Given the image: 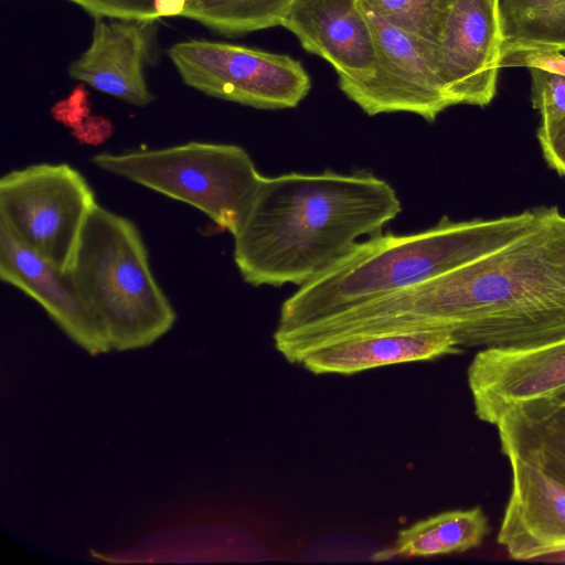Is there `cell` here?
Returning <instances> with one entry per match:
<instances>
[{"label": "cell", "mask_w": 565, "mask_h": 565, "mask_svg": "<svg viewBox=\"0 0 565 565\" xmlns=\"http://www.w3.org/2000/svg\"><path fill=\"white\" fill-rule=\"evenodd\" d=\"M349 338L443 330L462 348L504 349L565 337V214L543 206L508 244L329 320Z\"/></svg>", "instance_id": "6da1fadb"}, {"label": "cell", "mask_w": 565, "mask_h": 565, "mask_svg": "<svg viewBox=\"0 0 565 565\" xmlns=\"http://www.w3.org/2000/svg\"><path fill=\"white\" fill-rule=\"evenodd\" d=\"M402 211L393 186L366 171L263 177L234 237V263L252 286L298 287Z\"/></svg>", "instance_id": "7a4b0ae2"}, {"label": "cell", "mask_w": 565, "mask_h": 565, "mask_svg": "<svg viewBox=\"0 0 565 565\" xmlns=\"http://www.w3.org/2000/svg\"><path fill=\"white\" fill-rule=\"evenodd\" d=\"M542 210L459 222L444 216L425 231L371 235L282 302L273 338L470 263L529 231Z\"/></svg>", "instance_id": "3957f363"}, {"label": "cell", "mask_w": 565, "mask_h": 565, "mask_svg": "<svg viewBox=\"0 0 565 565\" xmlns=\"http://www.w3.org/2000/svg\"><path fill=\"white\" fill-rule=\"evenodd\" d=\"M71 274L115 351L147 348L177 321L138 227L99 204L86 221Z\"/></svg>", "instance_id": "277c9868"}, {"label": "cell", "mask_w": 565, "mask_h": 565, "mask_svg": "<svg viewBox=\"0 0 565 565\" xmlns=\"http://www.w3.org/2000/svg\"><path fill=\"white\" fill-rule=\"evenodd\" d=\"M90 162L200 210L233 236L264 177L248 152L231 143L190 141L152 150L102 152Z\"/></svg>", "instance_id": "5b68a950"}, {"label": "cell", "mask_w": 565, "mask_h": 565, "mask_svg": "<svg viewBox=\"0 0 565 565\" xmlns=\"http://www.w3.org/2000/svg\"><path fill=\"white\" fill-rule=\"evenodd\" d=\"M97 204L85 177L67 163L31 164L0 179V225L64 273Z\"/></svg>", "instance_id": "8992f818"}, {"label": "cell", "mask_w": 565, "mask_h": 565, "mask_svg": "<svg viewBox=\"0 0 565 565\" xmlns=\"http://www.w3.org/2000/svg\"><path fill=\"white\" fill-rule=\"evenodd\" d=\"M183 83L207 96L257 109L297 107L311 78L286 54L205 39H189L167 51Z\"/></svg>", "instance_id": "52a82bcc"}, {"label": "cell", "mask_w": 565, "mask_h": 565, "mask_svg": "<svg viewBox=\"0 0 565 565\" xmlns=\"http://www.w3.org/2000/svg\"><path fill=\"white\" fill-rule=\"evenodd\" d=\"M363 7L374 34L375 63L364 77L338 76L340 90L369 116L411 113L434 121L454 105L431 53Z\"/></svg>", "instance_id": "ba28073f"}, {"label": "cell", "mask_w": 565, "mask_h": 565, "mask_svg": "<svg viewBox=\"0 0 565 565\" xmlns=\"http://www.w3.org/2000/svg\"><path fill=\"white\" fill-rule=\"evenodd\" d=\"M467 379L476 416L495 425L518 404L565 392V337L524 348L482 349Z\"/></svg>", "instance_id": "9c48e42d"}, {"label": "cell", "mask_w": 565, "mask_h": 565, "mask_svg": "<svg viewBox=\"0 0 565 565\" xmlns=\"http://www.w3.org/2000/svg\"><path fill=\"white\" fill-rule=\"evenodd\" d=\"M500 54L497 0H455L436 58L454 106L490 104L497 93Z\"/></svg>", "instance_id": "30bf717a"}, {"label": "cell", "mask_w": 565, "mask_h": 565, "mask_svg": "<svg viewBox=\"0 0 565 565\" xmlns=\"http://www.w3.org/2000/svg\"><path fill=\"white\" fill-rule=\"evenodd\" d=\"M0 278L36 301L55 324L90 355L113 350L71 271L54 267L0 225Z\"/></svg>", "instance_id": "8fae6325"}, {"label": "cell", "mask_w": 565, "mask_h": 565, "mask_svg": "<svg viewBox=\"0 0 565 565\" xmlns=\"http://www.w3.org/2000/svg\"><path fill=\"white\" fill-rule=\"evenodd\" d=\"M505 456L512 482L498 543L515 561L565 550V486L519 456Z\"/></svg>", "instance_id": "7c38bea8"}, {"label": "cell", "mask_w": 565, "mask_h": 565, "mask_svg": "<svg viewBox=\"0 0 565 565\" xmlns=\"http://www.w3.org/2000/svg\"><path fill=\"white\" fill-rule=\"evenodd\" d=\"M153 21L96 18L89 46L73 61L68 75L93 88L138 107L156 96L145 68L151 62Z\"/></svg>", "instance_id": "4fadbf2b"}, {"label": "cell", "mask_w": 565, "mask_h": 565, "mask_svg": "<svg viewBox=\"0 0 565 565\" xmlns=\"http://www.w3.org/2000/svg\"><path fill=\"white\" fill-rule=\"evenodd\" d=\"M280 26L338 76L359 78L372 72L374 34L361 0H295Z\"/></svg>", "instance_id": "5bb4252c"}, {"label": "cell", "mask_w": 565, "mask_h": 565, "mask_svg": "<svg viewBox=\"0 0 565 565\" xmlns=\"http://www.w3.org/2000/svg\"><path fill=\"white\" fill-rule=\"evenodd\" d=\"M461 352V347L447 331H406L327 342L305 352L296 364L316 375H352L381 366L433 361Z\"/></svg>", "instance_id": "9a60e30c"}, {"label": "cell", "mask_w": 565, "mask_h": 565, "mask_svg": "<svg viewBox=\"0 0 565 565\" xmlns=\"http://www.w3.org/2000/svg\"><path fill=\"white\" fill-rule=\"evenodd\" d=\"M494 426L504 455L519 456L565 486V393L518 404Z\"/></svg>", "instance_id": "2e32d148"}, {"label": "cell", "mask_w": 565, "mask_h": 565, "mask_svg": "<svg viewBox=\"0 0 565 565\" xmlns=\"http://www.w3.org/2000/svg\"><path fill=\"white\" fill-rule=\"evenodd\" d=\"M489 533V521L481 507L444 511L399 530L391 551L377 553L374 558L461 553L480 546Z\"/></svg>", "instance_id": "e0dca14e"}, {"label": "cell", "mask_w": 565, "mask_h": 565, "mask_svg": "<svg viewBox=\"0 0 565 565\" xmlns=\"http://www.w3.org/2000/svg\"><path fill=\"white\" fill-rule=\"evenodd\" d=\"M501 54L565 51V0H497Z\"/></svg>", "instance_id": "ac0fdd59"}, {"label": "cell", "mask_w": 565, "mask_h": 565, "mask_svg": "<svg viewBox=\"0 0 565 565\" xmlns=\"http://www.w3.org/2000/svg\"><path fill=\"white\" fill-rule=\"evenodd\" d=\"M295 0H199L182 18L194 20L225 36L280 26Z\"/></svg>", "instance_id": "d6986e66"}, {"label": "cell", "mask_w": 565, "mask_h": 565, "mask_svg": "<svg viewBox=\"0 0 565 565\" xmlns=\"http://www.w3.org/2000/svg\"><path fill=\"white\" fill-rule=\"evenodd\" d=\"M361 1L377 17L427 49L436 67L437 50L455 0Z\"/></svg>", "instance_id": "ffe728a7"}, {"label": "cell", "mask_w": 565, "mask_h": 565, "mask_svg": "<svg viewBox=\"0 0 565 565\" xmlns=\"http://www.w3.org/2000/svg\"><path fill=\"white\" fill-rule=\"evenodd\" d=\"M96 18H120L158 21L182 17L188 7L199 0H67Z\"/></svg>", "instance_id": "44dd1931"}, {"label": "cell", "mask_w": 565, "mask_h": 565, "mask_svg": "<svg viewBox=\"0 0 565 565\" xmlns=\"http://www.w3.org/2000/svg\"><path fill=\"white\" fill-rule=\"evenodd\" d=\"M531 76V103L541 114L537 139L542 141L565 125V75L541 68H527Z\"/></svg>", "instance_id": "7402d4cb"}, {"label": "cell", "mask_w": 565, "mask_h": 565, "mask_svg": "<svg viewBox=\"0 0 565 565\" xmlns=\"http://www.w3.org/2000/svg\"><path fill=\"white\" fill-rule=\"evenodd\" d=\"M499 67H535L565 75V55L558 51L516 50L502 54Z\"/></svg>", "instance_id": "603a6c76"}, {"label": "cell", "mask_w": 565, "mask_h": 565, "mask_svg": "<svg viewBox=\"0 0 565 565\" xmlns=\"http://www.w3.org/2000/svg\"><path fill=\"white\" fill-rule=\"evenodd\" d=\"M540 145L548 166L565 177V125L547 139L540 141Z\"/></svg>", "instance_id": "cb8c5ba5"}, {"label": "cell", "mask_w": 565, "mask_h": 565, "mask_svg": "<svg viewBox=\"0 0 565 565\" xmlns=\"http://www.w3.org/2000/svg\"><path fill=\"white\" fill-rule=\"evenodd\" d=\"M553 555H556L555 561L557 562H565V550L559 551Z\"/></svg>", "instance_id": "d4e9b609"}, {"label": "cell", "mask_w": 565, "mask_h": 565, "mask_svg": "<svg viewBox=\"0 0 565 565\" xmlns=\"http://www.w3.org/2000/svg\"><path fill=\"white\" fill-rule=\"evenodd\" d=\"M563 393H565V392H563Z\"/></svg>", "instance_id": "484cf974"}]
</instances>
